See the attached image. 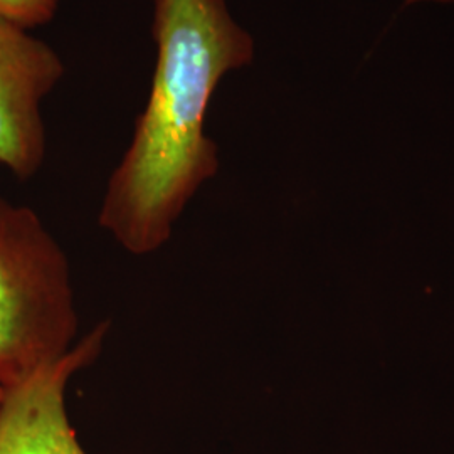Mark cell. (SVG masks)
Masks as SVG:
<instances>
[{
    "label": "cell",
    "instance_id": "obj_1",
    "mask_svg": "<svg viewBox=\"0 0 454 454\" xmlns=\"http://www.w3.org/2000/svg\"><path fill=\"white\" fill-rule=\"evenodd\" d=\"M152 4L150 95L98 214L101 229L135 256L162 249L187 204L215 177L219 152L206 133L212 95L227 73L254 59V39L227 0Z\"/></svg>",
    "mask_w": 454,
    "mask_h": 454
},
{
    "label": "cell",
    "instance_id": "obj_2",
    "mask_svg": "<svg viewBox=\"0 0 454 454\" xmlns=\"http://www.w3.org/2000/svg\"><path fill=\"white\" fill-rule=\"evenodd\" d=\"M80 330L63 246L0 195V384L11 389L74 347Z\"/></svg>",
    "mask_w": 454,
    "mask_h": 454
},
{
    "label": "cell",
    "instance_id": "obj_3",
    "mask_svg": "<svg viewBox=\"0 0 454 454\" xmlns=\"http://www.w3.org/2000/svg\"><path fill=\"white\" fill-rule=\"evenodd\" d=\"M48 43L0 19V165L19 180L37 174L46 159L41 103L65 76Z\"/></svg>",
    "mask_w": 454,
    "mask_h": 454
},
{
    "label": "cell",
    "instance_id": "obj_4",
    "mask_svg": "<svg viewBox=\"0 0 454 454\" xmlns=\"http://www.w3.org/2000/svg\"><path fill=\"white\" fill-rule=\"evenodd\" d=\"M110 324H98L65 357L7 389L0 411V454H86L66 412V387L103 350Z\"/></svg>",
    "mask_w": 454,
    "mask_h": 454
},
{
    "label": "cell",
    "instance_id": "obj_5",
    "mask_svg": "<svg viewBox=\"0 0 454 454\" xmlns=\"http://www.w3.org/2000/svg\"><path fill=\"white\" fill-rule=\"evenodd\" d=\"M61 0H0V19L31 31L49 24Z\"/></svg>",
    "mask_w": 454,
    "mask_h": 454
},
{
    "label": "cell",
    "instance_id": "obj_6",
    "mask_svg": "<svg viewBox=\"0 0 454 454\" xmlns=\"http://www.w3.org/2000/svg\"><path fill=\"white\" fill-rule=\"evenodd\" d=\"M419 2H438V4H454V0H407V4H419Z\"/></svg>",
    "mask_w": 454,
    "mask_h": 454
},
{
    "label": "cell",
    "instance_id": "obj_7",
    "mask_svg": "<svg viewBox=\"0 0 454 454\" xmlns=\"http://www.w3.org/2000/svg\"><path fill=\"white\" fill-rule=\"evenodd\" d=\"M5 394H7V389L0 384V411H2V406H4V401H5Z\"/></svg>",
    "mask_w": 454,
    "mask_h": 454
}]
</instances>
